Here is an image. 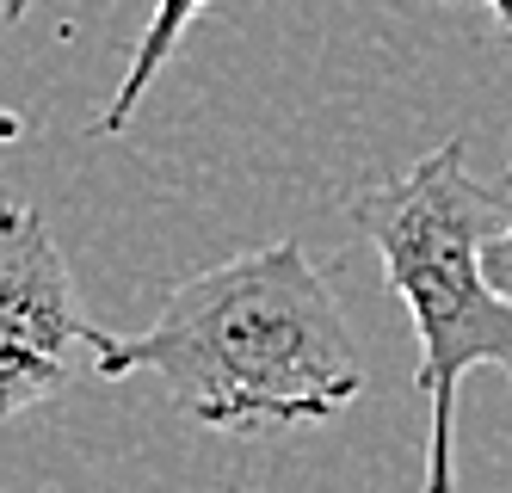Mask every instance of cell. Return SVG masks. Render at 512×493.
I'll return each instance as SVG.
<instances>
[{
    "mask_svg": "<svg viewBox=\"0 0 512 493\" xmlns=\"http://www.w3.org/2000/svg\"><path fill=\"white\" fill-rule=\"evenodd\" d=\"M204 7H210V0H155V7H149V25H142L136 50H130L124 81H118V93H112V105L93 118V136H124V130H130L142 93L155 87V74L167 68V56L179 50V37H186V25H192Z\"/></svg>",
    "mask_w": 512,
    "mask_h": 493,
    "instance_id": "277c9868",
    "label": "cell"
},
{
    "mask_svg": "<svg viewBox=\"0 0 512 493\" xmlns=\"http://www.w3.org/2000/svg\"><path fill=\"white\" fill-rule=\"evenodd\" d=\"M25 136V118H19V111H7V105H0V142H19Z\"/></svg>",
    "mask_w": 512,
    "mask_h": 493,
    "instance_id": "8992f818",
    "label": "cell"
},
{
    "mask_svg": "<svg viewBox=\"0 0 512 493\" xmlns=\"http://www.w3.org/2000/svg\"><path fill=\"white\" fill-rule=\"evenodd\" d=\"M488 278H494V290L512 302V222H506V229L488 241Z\"/></svg>",
    "mask_w": 512,
    "mask_h": 493,
    "instance_id": "5b68a950",
    "label": "cell"
},
{
    "mask_svg": "<svg viewBox=\"0 0 512 493\" xmlns=\"http://www.w3.org/2000/svg\"><path fill=\"white\" fill-rule=\"evenodd\" d=\"M31 7H38V0H0V19H7V25H19Z\"/></svg>",
    "mask_w": 512,
    "mask_h": 493,
    "instance_id": "52a82bcc",
    "label": "cell"
},
{
    "mask_svg": "<svg viewBox=\"0 0 512 493\" xmlns=\"http://www.w3.org/2000/svg\"><path fill=\"white\" fill-rule=\"evenodd\" d=\"M482 7H488V13H494V19H500L506 31H512V0H482Z\"/></svg>",
    "mask_w": 512,
    "mask_h": 493,
    "instance_id": "ba28073f",
    "label": "cell"
},
{
    "mask_svg": "<svg viewBox=\"0 0 512 493\" xmlns=\"http://www.w3.org/2000/svg\"><path fill=\"white\" fill-rule=\"evenodd\" d=\"M87 352L75 272L50 222L25 204H0V426L56 401Z\"/></svg>",
    "mask_w": 512,
    "mask_h": 493,
    "instance_id": "3957f363",
    "label": "cell"
},
{
    "mask_svg": "<svg viewBox=\"0 0 512 493\" xmlns=\"http://www.w3.org/2000/svg\"><path fill=\"white\" fill-rule=\"evenodd\" d=\"M463 136L432 148L401 179L352 192L346 216L377 247L383 278L401 296L420 364L414 389L426 395V475L420 493H457V389L469 370L512 376V302L488 278V241L512 222V173L500 185L475 179Z\"/></svg>",
    "mask_w": 512,
    "mask_h": 493,
    "instance_id": "7a4b0ae2",
    "label": "cell"
},
{
    "mask_svg": "<svg viewBox=\"0 0 512 493\" xmlns=\"http://www.w3.org/2000/svg\"><path fill=\"white\" fill-rule=\"evenodd\" d=\"M87 352L99 376H155L210 432L321 426L364 395L346 315L297 241L204 265L142 333L87 327Z\"/></svg>",
    "mask_w": 512,
    "mask_h": 493,
    "instance_id": "6da1fadb",
    "label": "cell"
}]
</instances>
